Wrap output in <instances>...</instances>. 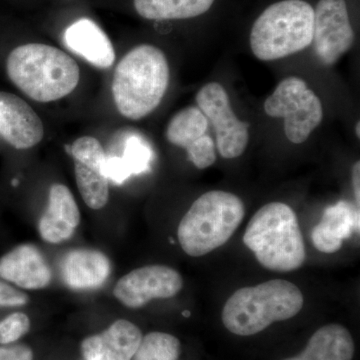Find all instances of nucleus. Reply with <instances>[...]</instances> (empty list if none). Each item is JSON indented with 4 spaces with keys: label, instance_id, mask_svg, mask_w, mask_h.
Masks as SVG:
<instances>
[{
    "label": "nucleus",
    "instance_id": "obj_5",
    "mask_svg": "<svg viewBox=\"0 0 360 360\" xmlns=\"http://www.w3.org/2000/svg\"><path fill=\"white\" fill-rule=\"evenodd\" d=\"M245 206L238 195L224 191H208L179 222L177 236L189 257H200L224 245L243 222Z\"/></svg>",
    "mask_w": 360,
    "mask_h": 360
},
{
    "label": "nucleus",
    "instance_id": "obj_19",
    "mask_svg": "<svg viewBox=\"0 0 360 360\" xmlns=\"http://www.w3.org/2000/svg\"><path fill=\"white\" fill-rule=\"evenodd\" d=\"M354 352V338L348 329L331 323L315 331L302 352L283 360H352Z\"/></svg>",
    "mask_w": 360,
    "mask_h": 360
},
{
    "label": "nucleus",
    "instance_id": "obj_16",
    "mask_svg": "<svg viewBox=\"0 0 360 360\" xmlns=\"http://www.w3.org/2000/svg\"><path fill=\"white\" fill-rule=\"evenodd\" d=\"M359 208L347 201H338L324 210L319 224L312 229V243L317 250L335 253L345 239L352 238L354 229L359 232Z\"/></svg>",
    "mask_w": 360,
    "mask_h": 360
},
{
    "label": "nucleus",
    "instance_id": "obj_8",
    "mask_svg": "<svg viewBox=\"0 0 360 360\" xmlns=\"http://www.w3.org/2000/svg\"><path fill=\"white\" fill-rule=\"evenodd\" d=\"M195 101L214 129L219 155L225 160L243 155L250 141V124L234 113L224 87L219 82L206 84L198 90Z\"/></svg>",
    "mask_w": 360,
    "mask_h": 360
},
{
    "label": "nucleus",
    "instance_id": "obj_22",
    "mask_svg": "<svg viewBox=\"0 0 360 360\" xmlns=\"http://www.w3.org/2000/svg\"><path fill=\"white\" fill-rule=\"evenodd\" d=\"M180 342L174 335L165 333H151L142 338L134 360H177Z\"/></svg>",
    "mask_w": 360,
    "mask_h": 360
},
{
    "label": "nucleus",
    "instance_id": "obj_11",
    "mask_svg": "<svg viewBox=\"0 0 360 360\" xmlns=\"http://www.w3.org/2000/svg\"><path fill=\"white\" fill-rule=\"evenodd\" d=\"M208 129L210 122L202 111L187 106L172 116L165 135L170 143L186 149L188 160L198 169H205L217 161V146Z\"/></svg>",
    "mask_w": 360,
    "mask_h": 360
},
{
    "label": "nucleus",
    "instance_id": "obj_7",
    "mask_svg": "<svg viewBox=\"0 0 360 360\" xmlns=\"http://www.w3.org/2000/svg\"><path fill=\"white\" fill-rule=\"evenodd\" d=\"M264 111L270 117L283 118L284 134L295 144L307 141L323 120L321 99L296 77L279 82L265 101Z\"/></svg>",
    "mask_w": 360,
    "mask_h": 360
},
{
    "label": "nucleus",
    "instance_id": "obj_20",
    "mask_svg": "<svg viewBox=\"0 0 360 360\" xmlns=\"http://www.w3.org/2000/svg\"><path fill=\"white\" fill-rule=\"evenodd\" d=\"M214 0H134L135 11L149 20H187L210 11Z\"/></svg>",
    "mask_w": 360,
    "mask_h": 360
},
{
    "label": "nucleus",
    "instance_id": "obj_30",
    "mask_svg": "<svg viewBox=\"0 0 360 360\" xmlns=\"http://www.w3.org/2000/svg\"><path fill=\"white\" fill-rule=\"evenodd\" d=\"M355 134H356L357 139L360 137V122H356L355 125Z\"/></svg>",
    "mask_w": 360,
    "mask_h": 360
},
{
    "label": "nucleus",
    "instance_id": "obj_13",
    "mask_svg": "<svg viewBox=\"0 0 360 360\" xmlns=\"http://www.w3.org/2000/svg\"><path fill=\"white\" fill-rule=\"evenodd\" d=\"M0 278L25 290H41L51 283L52 272L37 246L22 245L0 258Z\"/></svg>",
    "mask_w": 360,
    "mask_h": 360
},
{
    "label": "nucleus",
    "instance_id": "obj_6",
    "mask_svg": "<svg viewBox=\"0 0 360 360\" xmlns=\"http://www.w3.org/2000/svg\"><path fill=\"white\" fill-rule=\"evenodd\" d=\"M314 7L303 0H283L267 7L253 23L250 49L255 58L272 61L302 51L314 40Z\"/></svg>",
    "mask_w": 360,
    "mask_h": 360
},
{
    "label": "nucleus",
    "instance_id": "obj_28",
    "mask_svg": "<svg viewBox=\"0 0 360 360\" xmlns=\"http://www.w3.org/2000/svg\"><path fill=\"white\" fill-rule=\"evenodd\" d=\"M32 350L26 345L0 347V360H32Z\"/></svg>",
    "mask_w": 360,
    "mask_h": 360
},
{
    "label": "nucleus",
    "instance_id": "obj_14",
    "mask_svg": "<svg viewBox=\"0 0 360 360\" xmlns=\"http://www.w3.org/2000/svg\"><path fill=\"white\" fill-rule=\"evenodd\" d=\"M142 338L135 324L120 319L101 335L84 340L82 354L86 360H131Z\"/></svg>",
    "mask_w": 360,
    "mask_h": 360
},
{
    "label": "nucleus",
    "instance_id": "obj_27",
    "mask_svg": "<svg viewBox=\"0 0 360 360\" xmlns=\"http://www.w3.org/2000/svg\"><path fill=\"white\" fill-rule=\"evenodd\" d=\"M104 174L117 184H122L130 176V172L125 167L122 158H108L104 165Z\"/></svg>",
    "mask_w": 360,
    "mask_h": 360
},
{
    "label": "nucleus",
    "instance_id": "obj_29",
    "mask_svg": "<svg viewBox=\"0 0 360 360\" xmlns=\"http://www.w3.org/2000/svg\"><path fill=\"white\" fill-rule=\"evenodd\" d=\"M352 187H354V193L355 200H356L357 207L359 208L360 205V161L354 163L352 167Z\"/></svg>",
    "mask_w": 360,
    "mask_h": 360
},
{
    "label": "nucleus",
    "instance_id": "obj_4",
    "mask_svg": "<svg viewBox=\"0 0 360 360\" xmlns=\"http://www.w3.org/2000/svg\"><path fill=\"white\" fill-rule=\"evenodd\" d=\"M303 303L302 292L295 284L272 279L236 290L225 302L222 322L233 335H255L274 322L292 319Z\"/></svg>",
    "mask_w": 360,
    "mask_h": 360
},
{
    "label": "nucleus",
    "instance_id": "obj_25",
    "mask_svg": "<svg viewBox=\"0 0 360 360\" xmlns=\"http://www.w3.org/2000/svg\"><path fill=\"white\" fill-rule=\"evenodd\" d=\"M30 328V321L22 312L8 315L0 322V345H9L20 340Z\"/></svg>",
    "mask_w": 360,
    "mask_h": 360
},
{
    "label": "nucleus",
    "instance_id": "obj_1",
    "mask_svg": "<svg viewBox=\"0 0 360 360\" xmlns=\"http://www.w3.org/2000/svg\"><path fill=\"white\" fill-rule=\"evenodd\" d=\"M169 65L165 52L150 44L135 46L116 66L112 90L118 112L139 120L162 101L169 84Z\"/></svg>",
    "mask_w": 360,
    "mask_h": 360
},
{
    "label": "nucleus",
    "instance_id": "obj_12",
    "mask_svg": "<svg viewBox=\"0 0 360 360\" xmlns=\"http://www.w3.org/2000/svg\"><path fill=\"white\" fill-rule=\"evenodd\" d=\"M41 118L15 94L0 91V136L13 148L28 149L44 139Z\"/></svg>",
    "mask_w": 360,
    "mask_h": 360
},
{
    "label": "nucleus",
    "instance_id": "obj_26",
    "mask_svg": "<svg viewBox=\"0 0 360 360\" xmlns=\"http://www.w3.org/2000/svg\"><path fill=\"white\" fill-rule=\"evenodd\" d=\"M28 302V296L13 286L0 281V307H23Z\"/></svg>",
    "mask_w": 360,
    "mask_h": 360
},
{
    "label": "nucleus",
    "instance_id": "obj_2",
    "mask_svg": "<svg viewBox=\"0 0 360 360\" xmlns=\"http://www.w3.org/2000/svg\"><path fill=\"white\" fill-rule=\"evenodd\" d=\"M9 79L37 103H51L70 94L78 85L80 70L65 51L42 44L16 47L6 60Z\"/></svg>",
    "mask_w": 360,
    "mask_h": 360
},
{
    "label": "nucleus",
    "instance_id": "obj_24",
    "mask_svg": "<svg viewBox=\"0 0 360 360\" xmlns=\"http://www.w3.org/2000/svg\"><path fill=\"white\" fill-rule=\"evenodd\" d=\"M153 153L146 142L139 137H130L125 146L122 160L130 174H139L149 168Z\"/></svg>",
    "mask_w": 360,
    "mask_h": 360
},
{
    "label": "nucleus",
    "instance_id": "obj_18",
    "mask_svg": "<svg viewBox=\"0 0 360 360\" xmlns=\"http://www.w3.org/2000/svg\"><path fill=\"white\" fill-rule=\"evenodd\" d=\"M65 41L68 49L96 68L105 70L115 63V51L110 37L89 18L72 23L65 30Z\"/></svg>",
    "mask_w": 360,
    "mask_h": 360
},
{
    "label": "nucleus",
    "instance_id": "obj_17",
    "mask_svg": "<svg viewBox=\"0 0 360 360\" xmlns=\"http://www.w3.org/2000/svg\"><path fill=\"white\" fill-rule=\"evenodd\" d=\"M110 272V259L98 250H71L61 265L63 281L75 290H96L108 281Z\"/></svg>",
    "mask_w": 360,
    "mask_h": 360
},
{
    "label": "nucleus",
    "instance_id": "obj_23",
    "mask_svg": "<svg viewBox=\"0 0 360 360\" xmlns=\"http://www.w3.org/2000/svg\"><path fill=\"white\" fill-rule=\"evenodd\" d=\"M70 153L75 158V161L89 167L99 168L104 172V165L108 156L101 142L97 141L96 137H79L71 144Z\"/></svg>",
    "mask_w": 360,
    "mask_h": 360
},
{
    "label": "nucleus",
    "instance_id": "obj_10",
    "mask_svg": "<svg viewBox=\"0 0 360 360\" xmlns=\"http://www.w3.org/2000/svg\"><path fill=\"white\" fill-rule=\"evenodd\" d=\"M184 286L179 271L165 265H148L132 270L116 283L113 295L129 309H141L153 300L176 295Z\"/></svg>",
    "mask_w": 360,
    "mask_h": 360
},
{
    "label": "nucleus",
    "instance_id": "obj_21",
    "mask_svg": "<svg viewBox=\"0 0 360 360\" xmlns=\"http://www.w3.org/2000/svg\"><path fill=\"white\" fill-rule=\"evenodd\" d=\"M75 179L80 195L91 210H101L110 198L108 179L103 170L75 161Z\"/></svg>",
    "mask_w": 360,
    "mask_h": 360
},
{
    "label": "nucleus",
    "instance_id": "obj_9",
    "mask_svg": "<svg viewBox=\"0 0 360 360\" xmlns=\"http://www.w3.org/2000/svg\"><path fill=\"white\" fill-rule=\"evenodd\" d=\"M354 40L345 0H319L314 11L312 44L322 65H335L350 51Z\"/></svg>",
    "mask_w": 360,
    "mask_h": 360
},
{
    "label": "nucleus",
    "instance_id": "obj_3",
    "mask_svg": "<svg viewBox=\"0 0 360 360\" xmlns=\"http://www.w3.org/2000/svg\"><path fill=\"white\" fill-rule=\"evenodd\" d=\"M243 243L260 265L272 271H293L307 258L297 215L283 202H270L259 208L246 226Z\"/></svg>",
    "mask_w": 360,
    "mask_h": 360
},
{
    "label": "nucleus",
    "instance_id": "obj_15",
    "mask_svg": "<svg viewBox=\"0 0 360 360\" xmlns=\"http://www.w3.org/2000/svg\"><path fill=\"white\" fill-rule=\"evenodd\" d=\"M79 222V208L70 188L63 184H53L49 191L46 212L40 217V236L53 245L63 243L73 236Z\"/></svg>",
    "mask_w": 360,
    "mask_h": 360
}]
</instances>
